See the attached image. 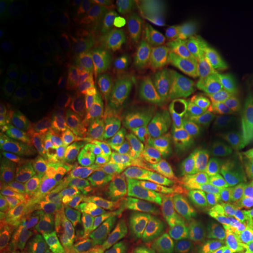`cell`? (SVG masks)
Instances as JSON below:
<instances>
[{
    "mask_svg": "<svg viewBox=\"0 0 253 253\" xmlns=\"http://www.w3.org/2000/svg\"><path fill=\"white\" fill-rule=\"evenodd\" d=\"M189 87V94L173 87L179 107L177 141L182 144L203 132L225 128L242 106L236 80L225 75L194 73Z\"/></svg>",
    "mask_w": 253,
    "mask_h": 253,
    "instance_id": "obj_1",
    "label": "cell"
},
{
    "mask_svg": "<svg viewBox=\"0 0 253 253\" xmlns=\"http://www.w3.org/2000/svg\"><path fill=\"white\" fill-rule=\"evenodd\" d=\"M201 62L214 65L221 75L236 79L246 72L250 74L253 63V14L233 11L221 30L198 52Z\"/></svg>",
    "mask_w": 253,
    "mask_h": 253,
    "instance_id": "obj_2",
    "label": "cell"
},
{
    "mask_svg": "<svg viewBox=\"0 0 253 253\" xmlns=\"http://www.w3.org/2000/svg\"><path fill=\"white\" fill-rule=\"evenodd\" d=\"M107 87L122 108L136 136V157L148 163L156 162L163 150V140L158 122L155 121L149 106L134 86L126 82L114 80Z\"/></svg>",
    "mask_w": 253,
    "mask_h": 253,
    "instance_id": "obj_3",
    "label": "cell"
},
{
    "mask_svg": "<svg viewBox=\"0 0 253 253\" xmlns=\"http://www.w3.org/2000/svg\"><path fill=\"white\" fill-rule=\"evenodd\" d=\"M69 4L60 0H31L19 21L20 50H34L59 39L69 21Z\"/></svg>",
    "mask_w": 253,
    "mask_h": 253,
    "instance_id": "obj_4",
    "label": "cell"
},
{
    "mask_svg": "<svg viewBox=\"0 0 253 253\" xmlns=\"http://www.w3.org/2000/svg\"><path fill=\"white\" fill-rule=\"evenodd\" d=\"M185 145L186 162L203 164L221 181L235 183V162L226 126L203 132Z\"/></svg>",
    "mask_w": 253,
    "mask_h": 253,
    "instance_id": "obj_5",
    "label": "cell"
},
{
    "mask_svg": "<svg viewBox=\"0 0 253 253\" xmlns=\"http://www.w3.org/2000/svg\"><path fill=\"white\" fill-rule=\"evenodd\" d=\"M144 184V173L135 166L107 169L101 179V198L114 212H129L140 202Z\"/></svg>",
    "mask_w": 253,
    "mask_h": 253,
    "instance_id": "obj_6",
    "label": "cell"
},
{
    "mask_svg": "<svg viewBox=\"0 0 253 253\" xmlns=\"http://www.w3.org/2000/svg\"><path fill=\"white\" fill-rule=\"evenodd\" d=\"M197 213V185L185 162H173L169 173V194L166 223L182 226L194 220Z\"/></svg>",
    "mask_w": 253,
    "mask_h": 253,
    "instance_id": "obj_7",
    "label": "cell"
},
{
    "mask_svg": "<svg viewBox=\"0 0 253 253\" xmlns=\"http://www.w3.org/2000/svg\"><path fill=\"white\" fill-rule=\"evenodd\" d=\"M42 214V204L32 201L19 191H11L5 210L6 239L13 249L28 244L39 226Z\"/></svg>",
    "mask_w": 253,
    "mask_h": 253,
    "instance_id": "obj_8",
    "label": "cell"
},
{
    "mask_svg": "<svg viewBox=\"0 0 253 253\" xmlns=\"http://www.w3.org/2000/svg\"><path fill=\"white\" fill-rule=\"evenodd\" d=\"M149 26L147 66L156 72L158 77L175 81L178 74V56L170 20L157 18L149 20Z\"/></svg>",
    "mask_w": 253,
    "mask_h": 253,
    "instance_id": "obj_9",
    "label": "cell"
},
{
    "mask_svg": "<svg viewBox=\"0 0 253 253\" xmlns=\"http://www.w3.org/2000/svg\"><path fill=\"white\" fill-rule=\"evenodd\" d=\"M158 75L151 77L144 86V93L150 112L168 135L167 141L175 145L179 131V107L173 84Z\"/></svg>",
    "mask_w": 253,
    "mask_h": 253,
    "instance_id": "obj_10",
    "label": "cell"
},
{
    "mask_svg": "<svg viewBox=\"0 0 253 253\" xmlns=\"http://www.w3.org/2000/svg\"><path fill=\"white\" fill-rule=\"evenodd\" d=\"M226 128L235 162V184L243 195L253 185V116H242Z\"/></svg>",
    "mask_w": 253,
    "mask_h": 253,
    "instance_id": "obj_11",
    "label": "cell"
},
{
    "mask_svg": "<svg viewBox=\"0 0 253 253\" xmlns=\"http://www.w3.org/2000/svg\"><path fill=\"white\" fill-rule=\"evenodd\" d=\"M93 110L95 118L103 129L109 132L115 141H120L135 150L136 136L129 126L125 113L118 101L114 99L108 87L96 88L93 95Z\"/></svg>",
    "mask_w": 253,
    "mask_h": 253,
    "instance_id": "obj_12",
    "label": "cell"
},
{
    "mask_svg": "<svg viewBox=\"0 0 253 253\" xmlns=\"http://www.w3.org/2000/svg\"><path fill=\"white\" fill-rule=\"evenodd\" d=\"M233 13L230 1L225 0H210L204 8L196 15L189 39L185 42L188 52L197 53L213 39L214 36L225 25L227 19Z\"/></svg>",
    "mask_w": 253,
    "mask_h": 253,
    "instance_id": "obj_13",
    "label": "cell"
},
{
    "mask_svg": "<svg viewBox=\"0 0 253 253\" xmlns=\"http://www.w3.org/2000/svg\"><path fill=\"white\" fill-rule=\"evenodd\" d=\"M79 157L97 168H122L135 166V157L115 140L103 136H89L79 143Z\"/></svg>",
    "mask_w": 253,
    "mask_h": 253,
    "instance_id": "obj_14",
    "label": "cell"
},
{
    "mask_svg": "<svg viewBox=\"0 0 253 253\" xmlns=\"http://www.w3.org/2000/svg\"><path fill=\"white\" fill-rule=\"evenodd\" d=\"M27 253H72L66 217L46 212L27 244Z\"/></svg>",
    "mask_w": 253,
    "mask_h": 253,
    "instance_id": "obj_15",
    "label": "cell"
},
{
    "mask_svg": "<svg viewBox=\"0 0 253 253\" xmlns=\"http://www.w3.org/2000/svg\"><path fill=\"white\" fill-rule=\"evenodd\" d=\"M75 194L74 173L66 163L49 160V186L46 198L47 212L60 216L72 209Z\"/></svg>",
    "mask_w": 253,
    "mask_h": 253,
    "instance_id": "obj_16",
    "label": "cell"
},
{
    "mask_svg": "<svg viewBox=\"0 0 253 253\" xmlns=\"http://www.w3.org/2000/svg\"><path fill=\"white\" fill-rule=\"evenodd\" d=\"M72 253H99L106 248L108 233L102 224L90 217L66 216Z\"/></svg>",
    "mask_w": 253,
    "mask_h": 253,
    "instance_id": "obj_17",
    "label": "cell"
},
{
    "mask_svg": "<svg viewBox=\"0 0 253 253\" xmlns=\"http://www.w3.org/2000/svg\"><path fill=\"white\" fill-rule=\"evenodd\" d=\"M149 20L130 34L116 41L112 55L115 61L128 68H141L147 65L149 46Z\"/></svg>",
    "mask_w": 253,
    "mask_h": 253,
    "instance_id": "obj_18",
    "label": "cell"
},
{
    "mask_svg": "<svg viewBox=\"0 0 253 253\" xmlns=\"http://www.w3.org/2000/svg\"><path fill=\"white\" fill-rule=\"evenodd\" d=\"M232 184L233 182H227L216 201L196 214L194 219V227L196 230L211 238V233L218 224L238 218Z\"/></svg>",
    "mask_w": 253,
    "mask_h": 253,
    "instance_id": "obj_19",
    "label": "cell"
},
{
    "mask_svg": "<svg viewBox=\"0 0 253 253\" xmlns=\"http://www.w3.org/2000/svg\"><path fill=\"white\" fill-rule=\"evenodd\" d=\"M86 128V121L79 116L68 115L50 119L45 128L46 147L56 153L68 149L81 140Z\"/></svg>",
    "mask_w": 253,
    "mask_h": 253,
    "instance_id": "obj_20",
    "label": "cell"
},
{
    "mask_svg": "<svg viewBox=\"0 0 253 253\" xmlns=\"http://www.w3.org/2000/svg\"><path fill=\"white\" fill-rule=\"evenodd\" d=\"M46 166L39 158L30 157L21 164L15 185L21 195L32 201H46L49 186V177Z\"/></svg>",
    "mask_w": 253,
    "mask_h": 253,
    "instance_id": "obj_21",
    "label": "cell"
},
{
    "mask_svg": "<svg viewBox=\"0 0 253 253\" xmlns=\"http://www.w3.org/2000/svg\"><path fill=\"white\" fill-rule=\"evenodd\" d=\"M31 0L0 1V49L2 55H12L20 50L19 21Z\"/></svg>",
    "mask_w": 253,
    "mask_h": 253,
    "instance_id": "obj_22",
    "label": "cell"
},
{
    "mask_svg": "<svg viewBox=\"0 0 253 253\" xmlns=\"http://www.w3.org/2000/svg\"><path fill=\"white\" fill-rule=\"evenodd\" d=\"M145 23L148 20L138 9H122L103 19L99 28V38L104 43H115Z\"/></svg>",
    "mask_w": 253,
    "mask_h": 253,
    "instance_id": "obj_23",
    "label": "cell"
},
{
    "mask_svg": "<svg viewBox=\"0 0 253 253\" xmlns=\"http://www.w3.org/2000/svg\"><path fill=\"white\" fill-rule=\"evenodd\" d=\"M73 173L75 179V194L71 209L72 216L99 217L101 209L93 172H81L75 169Z\"/></svg>",
    "mask_w": 253,
    "mask_h": 253,
    "instance_id": "obj_24",
    "label": "cell"
},
{
    "mask_svg": "<svg viewBox=\"0 0 253 253\" xmlns=\"http://www.w3.org/2000/svg\"><path fill=\"white\" fill-rule=\"evenodd\" d=\"M168 194H169V179L162 175L156 184L149 190L143 204V216L149 223H158L166 217Z\"/></svg>",
    "mask_w": 253,
    "mask_h": 253,
    "instance_id": "obj_25",
    "label": "cell"
},
{
    "mask_svg": "<svg viewBox=\"0 0 253 253\" xmlns=\"http://www.w3.org/2000/svg\"><path fill=\"white\" fill-rule=\"evenodd\" d=\"M2 120L9 129L15 131H27L36 123V109L33 103L11 102L2 107Z\"/></svg>",
    "mask_w": 253,
    "mask_h": 253,
    "instance_id": "obj_26",
    "label": "cell"
},
{
    "mask_svg": "<svg viewBox=\"0 0 253 253\" xmlns=\"http://www.w3.org/2000/svg\"><path fill=\"white\" fill-rule=\"evenodd\" d=\"M181 243L170 231L155 229L145 236L140 253H179Z\"/></svg>",
    "mask_w": 253,
    "mask_h": 253,
    "instance_id": "obj_27",
    "label": "cell"
},
{
    "mask_svg": "<svg viewBox=\"0 0 253 253\" xmlns=\"http://www.w3.org/2000/svg\"><path fill=\"white\" fill-rule=\"evenodd\" d=\"M61 55L69 65H78L82 62L87 55V47L82 38L78 34H69L61 41Z\"/></svg>",
    "mask_w": 253,
    "mask_h": 253,
    "instance_id": "obj_28",
    "label": "cell"
},
{
    "mask_svg": "<svg viewBox=\"0 0 253 253\" xmlns=\"http://www.w3.org/2000/svg\"><path fill=\"white\" fill-rule=\"evenodd\" d=\"M179 253H212V238L192 227L183 240Z\"/></svg>",
    "mask_w": 253,
    "mask_h": 253,
    "instance_id": "obj_29",
    "label": "cell"
},
{
    "mask_svg": "<svg viewBox=\"0 0 253 253\" xmlns=\"http://www.w3.org/2000/svg\"><path fill=\"white\" fill-rule=\"evenodd\" d=\"M226 183L227 182L217 178L213 182L209 183V184L197 186V213L207 208L208 205H210L213 201H216L218 196L225 188Z\"/></svg>",
    "mask_w": 253,
    "mask_h": 253,
    "instance_id": "obj_30",
    "label": "cell"
},
{
    "mask_svg": "<svg viewBox=\"0 0 253 253\" xmlns=\"http://www.w3.org/2000/svg\"><path fill=\"white\" fill-rule=\"evenodd\" d=\"M188 164L190 169H191L192 176H194L195 183L197 186H202L209 183L213 182L214 179H217L218 177L213 175V172L210 169H208L207 167L203 164L194 163V162H185Z\"/></svg>",
    "mask_w": 253,
    "mask_h": 253,
    "instance_id": "obj_31",
    "label": "cell"
},
{
    "mask_svg": "<svg viewBox=\"0 0 253 253\" xmlns=\"http://www.w3.org/2000/svg\"><path fill=\"white\" fill-rule=\"evenodd\" d=\"M207 1L204 0H183L173 6L175 13L181 17H191V15H197L202 9L204 8Z\"/></svg>",
    "mask_w": 253,
    "mask_h": 253,
    "instance_id": "obj_32",
    "label": "cell"
},
{
    "mask_svg": "<svg viewBox=\"0 0 253 253\" xmlns=\"http://www.w3.org/2000/svg\"><path fill=\"white\" fill-rule=\"evenodd\" d=\"M239 238H212V253H237Z\"/></svg>",
    "mask_w": 253,
    "mask_h": 253,
    "instance_id": "obj_33",
    "label": "cell"
},
{
    "mask_svg": "<svg viewBox=\"0 0 253 253\" xmlns=\"http://www.w3.org/2000/svg\"><path fill=\"white\" fill-rule=\"evenodd\" d=\"M15 88V79L14 75L8 71L2 69L0 72V95L1 97H5L13 93Z\"/></svg>",
    "mask_w": 253,
    "mask_h": 253,
    "instance_id": "obj_34",
    "label": "cell"
},
{
    "mask_svg": "<svg viewBox=\"0 0 253 253\" xmlns=\"http://www.w3.org/2000/svg\"><path fill=\"white\" fill-rule=\"evenodd\" d=\"M243 205H244V211L253 232V185L249 186L243 192Z\"/></svg>",
    "mask_w": 253,
    "mask_h": 253,
    "instance_id": "obj_35",
    "label": "cell"
},
{
    "mask_svg": "<svg viewBox=\"0 0 253 253\" xmlns=\"http://www.w3.org/2000/svg\"><path fill=\"white\" fill-rule=\"evenodd\" d=\"M237 253H253V239L246 229H244V232L240 237Z\"/></svg>",
    "mask_w": 253,
    "mask_h": 253,
    "instance_id": "obj_36",
    "label": "cell"
},
{
    "mask_svg": "<svg viewBox=\"0 0 253 253\" xmlns=\"http://www.w3.org/2000/svg\"><path fill=\"white\" fill-rule=\"evenodd\" d=\"M230 2L233 11H244L253 14V0H232Z\"/></svg>",
    "mask_w": 253,
    "mask_h": 253,
    "instance_id": "obj_37",
    "label": "cell"
},
{
    "mask_svg": "<svg viewBox=\"0 0 253 253\" xmlns=\"http://www.w3.org/2000/svg\"><path fill=\"white\" fill-rule=\"evenodd\" d=\"M244 101H245V107L246 108H249L250 110V114L248 116H253V89L250 91L248 97H246Z\"/></svg>",
    "mask_w": 253,
    "mask_h": 253,
    "instance_id": "obj_38",
    "label": "cell"
},
{
    "mask_svg": "<svg viewBox=\"0 0 253 253\" xmlns=\"http://www.w3.org/2000/svg\"><path fill=\"white\" fill-rule=\"evenodd\" d=\"M250 79H251V82L253 84V63H252L251 71H250Z\"/></svg>",
    "mask_w": 253,
    "mask_h": 253,
    "instance_id": "obj_39",
    "label": "cell"
}]
</instances>
